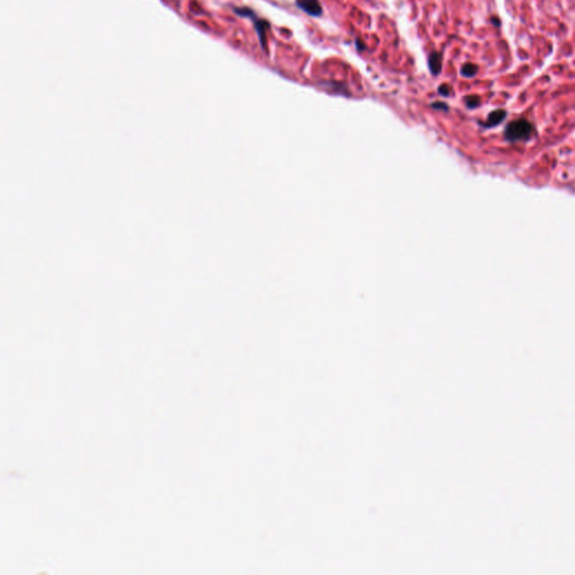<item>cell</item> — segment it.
Masks as SVG:
<instances>
[{
    "label": "cell",
    "mask_w": 575,
    "mask_h": 575,
    "mask_svg": "<svg viewBox=\"0 0 575 575\" xmlns=\"http://www.w3.org/2000/svg\"><path fill=\"white\" fill-rule=\"evenodd\" d=\"M533 133V124L528 122L527 119H517L507 126L505 136L508 141L511 142L527 141V139L531 137Z\"/></svg>",
    "instance_id": "obj_1"
},
{
    "label": "cell",
    "mask_w": 575,
    "mask_h": 575,
    "mask_svg": "<svg viewBox=\"0 0 575 575\" xmlns=\"http://www.w3.org/2000/svg\"><path fill=\"white\" fill-rule=\"evenodd\" d=\"M239 14L240 15L252 17V19L254 21V24H255V30H256V32H258V35L260 38L261 45H262L263 50H265V46H267V31L270 28L269 22L263 21V19H259L258 17L255 16V14L252 11H250V9H243V11H239Z\"/></svg>",
    "instance_id": "obj_2"
},
{
    "label": "cell",
    "mask_w": 575,
    "mask_h": 575,
    "mask_svg": "<svg viewBox=\"0 0 575 575\" xmlns=\"http://www.w3.org/2000/svg\"><path fill=\"white\" fill-rule=\"evenodd\" d=\"M297 6L308 15L319 17L322 14V8L319 0H296Z\"/></svg>",
    "instance_id": "obj_3"
},
{
    "label": "cell",
    "mask_w": 575,
    "mask_h": 575,
    "mask_svg": "<svg viewBox=\"0 0 575 575\" xmlns=\"http://www.w3.org/2000/svg\"><path fill=\"white\" fill-rule=\"evenodd\" d=\"M443 55L439 52H433L428 56V67L434 76L438 75L442 71Z\"/></svg>",
    "instance_id": "obj_4"
},
{
    "label": "cell",
    "mask_w": 575,
    "mask_h": 575,
    "mask_svg": "<svg viewBox=\"0 0 575 575\" xmlns=\"http://www.w3.org/2000/svg\"><path fill=\"white\" fill-rule=\"evenodd\" d=\"M506 115H507V113L505 112L504 109L495 110V112H492L489 115V117H487L484 126H486V127L497 126V125H499L502 120L506 118Z\"/></svg>",
    "instance_id": "obj_5"
},
{
    "label": "cell",
    "mask_w": 575,
    "mask_h": 575,
    "mask_svg": "<svg viewBox=\"0 0 575 575\" xmlns=\"http://www.w3.org/2000/svg\"><path fill=\"white\" fill-rule=\"evenodd\" d=\"M477 73V66L472 63H465L461 67V74L464 78H473Z\"/></svg>",
    "instance_id": "obj_6"
},
{
    "label": "cell",
    "mask_w": 575,
    "mask_h": 575,
    "mask_svg": "<svg viewBox=\"0 0 575 575\" xmlns=\"http://www.w3.org/2000/svg\"><path fill=\"white\" fill-rule=\"evenodd\" d=\"M465 103L468 108H475L480 105V98L477 96H468L465 98Z\"/></svg>",
    "instance_id": "obj_7"
},
{
    "label": "cell",
    "mask_w": 575,
    "mask_h": 575,
    "mask_svg": "<svg viewBox=\"0 0 575 575\" xmlns=\"http://www.w3.org/2000/svg\"><path fill=\"white\" fill-rule=\"evenodd\" d=\"M438 93L441 94L442 96L447 97V96L451 95L452 89H451V87H449L448 85H442V86L438 88Z\"/></svg>",
    "instance_id": "obj_8"
},
{
    "label": "cell",
    "mask_w": 575,
    "mask_h": 575,
    "mask_svg": "<svg viewBox=\"0 0 575 575\" xmlns=\"http://www.w3.org/2000/svg\"><path fill=\"white\" fill-rule=\"evenodd\" d=\"M432 106H433L434 108H436V109L447 110V105H445L444 103H434Z\"/></svg>",
    "instance_id": "obj_9"
},
{
    "label": "cell",
    "mask_w": 575,
    "mask_h": 575,
    "mask_svg": "<svg viewBox=\"0 0 575 575\" xmlns=\"http://www.w3.org/2000/svg\"><path fill=\"white\" fill-rule=\"evenodd\" d=\"M363 45H364V44H363V43H362L360 40H356V47H357V50H359V51L364 50L365 47H364Z\"/></svg>",
    "instance_id": "obj_10"
}]
</instances>
